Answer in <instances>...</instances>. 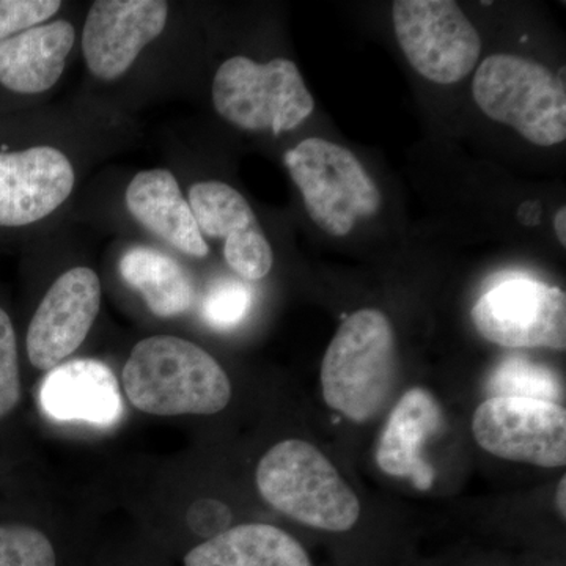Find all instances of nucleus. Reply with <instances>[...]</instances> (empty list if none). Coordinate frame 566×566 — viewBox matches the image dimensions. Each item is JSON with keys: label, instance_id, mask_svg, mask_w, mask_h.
<instances>
[{"label": "nucleus", "instance_id": "16", "mask_svg": "<svg viewBox=\"0 0 566 566\" xmlns=\"http://www.w3.org/2000/svg\"><path fill=\"white\" fill-rule=\"evenodd\" d=\"M74 40L73 25L61 20L0 41V84L21 95L50 91L62 77Z\"/></svg>", "mask_w": 566, "mask_h": 566}, {"label": "nucleus", "instance_id": "11", "mask_svg": "<svg viewBox=\"0 0 566 566\" xmlns=\"http://www.w3.org/2000/svg\"><path fill=\"white\" fill-rule=\"evenodd\" d=\"M169 17L163 0H96L82 33V52L93 76L115 81L161 35Z\"/></svg>", "mask_w": 566, "mask_h": 566}, {"label": "nucleus", "instance_id": "9", "mask_svg": "<svg viewBox=\"0 0 566 566\" xmlns=\"http://www.w3.org/2000/svg\"><path fill=\"white\" fill-rule=\"evenodd\" d=\"M476 444L491 455L539 465L566 464V412L553 401L491 397L472 419Z\"/></svg>", "mask_w": 566, "mask_h": 566}, {"label": "nucleus", "instance_id": "5", "mask_svg": "<svg viewBox=\"0 0 566 566\" xmlns=\"http://www.w3.org/2000/svg\"><path fill=\"white\" fill-rule=\"evenodd\" d=\"M212 103L219 115L248 132H292L311 117L315 102L296 63L274 59L256 63L244 55L216 71Z\"/></svg>", "mask_w": 566, "mask_h": 566}, {"label": "nucleus", "instance_id": "23", "mask_svg": "<svg viewBox=\"0 0 566 566\" xmlns=\"http://www.w3.org/2000/svg\"><path fill=\"white\" fill-rule=\"evenodd\" d=\"M223 256L245 281H260L273 270L274 253L262 230L253 229L226 240Z\"/></svg>", "mask_w": 566, "mask_h": 566}, {"label": "nucleus", "instance_id": "18", "mask_svg": "<svg viewBox=\"0 0 566 566\" xmlns=\"http://www.w3.org/2000/svg\"><path fill=\"white\" fill-rule=\"evenodd\" d=\"M120 274L159 318H174L192 307L196 289L191 275L174 256L158 249L137 245L126 251L120 260Z\"/></svg>", "mask_w": 566, "mask_h": 566}, {"label": "nucleus", "instance_id": "7", "mask_svg": "<svg viewBox=\"0 0 566 566\" xmlns=\"http://www.w3.org/2000/svg\"><path fill=\"white\" fill-rule=\"evenodd\" d=\"M395 35L406 59L424 80L449 85L475 69L482 39L453 0H398Z\"/></svg>", "mask_w": 566, "mask_h": 566}, {"label": "nucleus", "instance_id": "2", "mask_svg": "<svg viewBox=\"0 0 566 566\" xmlns=\"http://www.w3.org/2000/svg\"><path fill=\"white\" fill-rule=\"evenodd\" d=\"M397 375L392 323L376 308H363L342 323L324 354V401L353 422H368L389 403Z\"/></svg>", "mask_w": 566, "mask_h": 566}, {"label": "nucleus", "instance_id": "27", "mask_svg": "<svg viewBox=\"0 0 566 566\" xmlns=\"http://www.w3.org/2000/svg\"><path fill=\"white\" fill-rule=\"evenodd\" d=\"M565 493H566V476H562L560 483H558L557 488V510L558 513H560L562 517L566 516V501H565Z\"/></svg>", "mask_w": 566, "mask_h": 566}, {"label": "nucleus", "instance_id": "8", "mask_svg": "<svg viewBox=\"0 0 566 566\" xmlns=\"http://www.w3.org/2000/svg\"><path fill=\"white\" fill-rule=\"evenodd\" d=\"M471 316L476 333L491 344L565 349L566 296L557 286L534 279H509L482 294Z\"/></svg>", "mask_w": 566, "mask_h": 566}, {"label": "nucleus", "instance_id": "20", "mask_svg": "<svg viewBox=\"0 0 566 566\" xmlns=\"http://www.w3.org/2000/svg\"><path fill=\"white\" fill-rule=\"evenodd\" d=\"M491 397L534 398L558 403L564 387L549 368L531 363L524 357H510L499 365L488 379Z\"/></svg>", "mask_w": 566, "mask_h": 566}, {"label": "nucleus", "instance_id": "24", "mask_svg": "<svg viewBox=\"0 0 566 566\" xmlns=\"http://www.w3.org/2000/svg\"><path fill=\"white\" fill-rule=\"evenodd\" d=\"M21 400L17 335L9 314L0 308V419L9 416Z\"/></svg>", "mask_w": 566, "mask_h": 566}, {"label": "nucleus", "instance_id": "13", "mask_svg": "<svg viewBox=\"0 0 566 566\" xmlns=\"http://www.w3.org/2000/svg\"><path fill=\"white\" fill-rule=\"evenodd\" d=\"M444 423L441 406L422 387L400 398L376 449V463L387 475L409 480L420 491L434 483L433 465L423 457L424 444Z\"/></svg>", "mask_w": 566, "mask_h": 566}, {"label": "nucleus", "instance_id": "21", "mask_svg": "<svg viewBox=\"0 0 566 566\" xmlns=\"http://www.w3.org/2000/svg\"><path fill=\"white\" fill-rule=\"evenodd\" d=\"M252 290L237 279L212 283L203 300L205 322L219 331H229L244 322L252 307Z\"/></svg>", "mask_w": 566, "mask_h": 566}, {"label": "nucleus", "instance_id": "12", "mask_svg": "<svg viewBox=\"0 0 566 566\" xmlns=\"http://www.w3.org/2000/svg\"><path fill=\"white\" fill-rule=\"evenodd\" d=\"M70 159L48 145L0 151V227H22L52 214L73 192Z\"/></svg>", "mask_w": 566, "mask_h": 566}, {"label": "nucleus", "instance_id": "25", "mask_svg": "<svg viewBox=\"0 0 566 566\" xmlns=\"http://www.w3.org/2000/svg\"><path fill=\"white\" fill-rule=\"evenodd\" d=\"M61 7L59 0H0V41L41 25Z\"/></svg>", "mask_w": 566, "mask_h": 566}, {"label": "nucleus", "instance_id": "10", "mask_svg": "<svg viewBox=\"0 0 566 566\" xmlns=\"http://www.w3.org/2000/svg\"><path fill=\"white\" fill-rule=\"evenodd\" d=\"M102 307V282L91 268H73L52 283L28 329L33 367L51 371L76 352Z\"/></svg>", "mask_w": 566, "mask_h": 566}, {"label": "nucleus", "instance_id": "4", "mask_svg": "<svg viewBox=\"0 0 566 566\" xmlns=\"http://www.w3.org/2000/svg\"><path fill=\"white\" fill-rule=\"evenodd\" d=\"M472 95L488 117L512 126L539 147L566 139L565 82L546 66L515 54L485 59L472 82Z\"/></svg>", "mask_w": 566, "mask_h": 566}, {"label": "nucleus", "instance_id": "22", "mask_svg": "<svg viewBox=\"0 0 566 566\" xmlns=\"http://www.w3.org/2000/svg\"><path fill=\"white\" fill-rule=\"evenodd\" d=\"M0 566H57L54 546L39 528L0 526Z\"/></svg>", "mask_w": 566, "mask_h": 566}, {"label": "nucleus", "instance_id": "19", "mask_svg": "<svg viewBox=\"0 0 566 566\" xmlns=\"http://www.w3.org/2000/svg\"><path fill=\"white\" fill-rule=\"evenodd\" d=\"M189 207L200 233L229 238L260 229L251 205L232 186L221 181L196 182L189 189Z\"/></svg>", "mask_w": 566, "mask_h": 566}, {"label": "nucleus", "instance_id": "26", "mask_svg": "<svg viewBox=\"0 0 566 566\" xmlns=\"http://www.w3.org/2000/svg\"><path fill=\"white\" fill-rule=\"evenodd\" d=\"M554 230H556L557 240L566 245V210L565 207L558 208L556 218H554Z\"/></svg>", "mask_w": 566, "mask_h": 566}, {"label": "nucleus", "instance_id": "17", "mask_svg": "<svg viewBox=\"0 0 566 566\" xmlns=\"http://www.w3.org/2000/svg\"><path fill=\"white\" fill-rule=\"evenodd\" d=\"M185 566H314L294 536L271 524H241L192 547Z\"/></svg>", "mask_w": 566, "mask_h": 566}, {"label": "nucleus", "instance_id": "6", "mask_svg": "<svg viewBox=\"0 0 566 566\" xmlns=\"http://www.w3.org/2000/svg\"><path fill=\"white\" fill-rule=\"evenodd\" d=\"M312 221L333 237H346L357 222L381 210L374 178L352 151L311 137L283 155Z\"/></svg>", "mask_w": 566, "mask_h": 566}, {"label": "nucleus", "instance_id": "14", "mask_svg": "<svg viewBox=\"0 0 566 566\" xmlns=\"http://www.w3.org/2000/svg\"><path fill=\"white\" fill-rule=\"evenodd\" d=\"M40 403L59 422L98 427L117 423L123 412L117 379L96 359H74L52 368L41 385Z\"/></svg>", "mask_w": 566, "mask_h": 566}, {"label": "nucleus", "instance_id": "1", "mask_svg": "<svg viewBox=\"0 0 566 566\" xmlns=\"http://www.w3.org/2000/svg\"><path fill=\"white\" fill-rule=\"evenodd\" d=\"M122 385L134 408L151 416L218 415L232 398L218 360L174 335H155L134 346Z\"/></svg>", "mask_w": 566, "mask_h": 566}, {"label": "nucleus", "instance_id": "3", "mask_svg": "<svg viewBox=\"0 0 566 566\" xmlns=\"http://www.w3.org/2000/svg\"><path fill=\"white\" fill-rule=\"evenodd\" d=\"M255 479L268 504L304 526L348 532L359 521V499L308 442L286 439L271 447L260 460Z\"/></svg>", "mask_w": 566, "mask_h": 566}, {"label": "nucleus", "instance_id": "15", "mask_svg": "<svg viewBox=\"0 0 566 566\" xmlns=\"http://www.w3.org/2000/svg\"><path fill=\"white\" fill-rule=\"evenodd\" d=\"M126 207L144 229L186 255L205 259L210 252L191 207L169 170L137 174L126 189Z\"/></svg>", "mask_w": 566, "mask_h": 566}]
</instances>
